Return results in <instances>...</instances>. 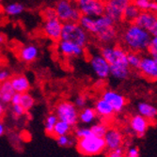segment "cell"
Instances as JSON below:
<instances>
[{"label":"cell","mask_w":157,"mask_h":157,"mask_svg":"<svg viewBox=\"0 0 157 157\" xmlns=\"http://www.w3.org/2000/svg\"><path fill=\"white\" fill-rule=\"evenodd\" d=\"M151 35L134 23L128 25L122 32L121 40L129 52L143 53L147 51Z\"/></svg>","instance_id":"1"},{"label":"cell","mask_w":157,"mask_h":157,"mask_svg":"<svg viewBox=\"0 0 157 157\" xmlns=\"http://www.w3.org/2000/svg\"><path fill=\"white\" fill-rule=\"evenodd\" d=\"M90 34L94 35L97 40L105 45L114 44L118 38L116 25L105 14L94 18Z\"/></svg>","instance_id":"2"},{"label":"cell","mask_w":157,"mask_h":157,"mask_svg":"<svg viewBox=\"0 0 157 157\" xmlns=\"http://www.w3.org/2000/svg\"><path fill=\"white\" fill-rule=\"evenodd\" d=\"M60 40L71 41L85 48L89 44L90 37L89 33L79 25V23L67 22L63 23Z\"/></svg>","instance_id":"3"},{"label":"cell","mask_w":157,"mask_h":157,"mask_svg":"<svg viewBox=\"0 0 157 157\" xmlns=\"http://www.w3.org/2000/svg\"><path fill=\"white\" fill-rule=\"evenodd\" d=\"M54 10L56 17L62 23H78L82 15L75 5V2L73 1V0H58Z\"/></svg>","instance_id":"4"},{"label":"cell","mask_w":157,"mask_h":157,"mask_svg":"<svg viewBox=\"0 0 157 157\" xmlns=\"http://www.w3.org/2000/svg\"><path fill=\"white\" fill-rule=\"evenodd\" d=\"M76 148L79 153L86 156H93L102 153L105 149V143L103 137L90 136L78 139Z\"/></svg>","instance_id":"5"},{"label":"cell","mask_w":157,"mask_h":157,"mask_svg":"<svg viewBox=\"0 0 157 157\" xmlns=\"http://www.w3.org/2000/svg\"><path fill=\"white\" fill-rule=\"evenodd\" d=\"M56 116L59 121H62L71 126H75L78 121L77 107L71 102L63 101L56 105L55 109Z\"/></svg>","instance_id":"6"},{"label":"cell","mask_w":157,"mask_h":157,"mask_svg":"<svg viewBox=\"0 0 157 157\" xmlns=\"http://www.w3.org/2000/svg\"><path fill=\"white\" fill-rule=\"evenodd\" d=\"M127 51L121 46L105 45L101 49V54L104 59L108 62L109 66L116 65H128L127 62Z\"/></svg>","instance_id":"7"},{"label":"cell","mask_w":157,"mask_h":157,"mask_svg":"<svg viewBox=\"0 0 157 157\" xmlns=\"http://www.w3.org/2000/svg\"><path fill=\"white\" fill-rule=\"evenodd\" d=\"M82 15L96 18L105 13V4L101 0H75Z\"/></svg>","instance_id":"8"},{"label":"cell","mask_w":157,"mask_h":157,"mask_svg":"<svg viewBox=\"0 0 157 157\" xmlns=\"http://www.w3.org/2000/svg\"><path fill=\"white\" fill-rule=\"evenodd\" d=\"M131 2V0H110L105 3L104 14L108 16L115 25L120 24L123 21L122 14L125 8Z\"/></svg>","instance_id":"9"},{"label":"cell","mask_w":157,"mask_h":157,"mask_svg":"<svg viewBox=\"0 0 157 157\" xmlns=\"http://www.w3.org/2000/svg\"><path fill=\"white\" fill-rule=\"evenodd\" d=\"M134 24L148 31L151 36H157V17L154 12L140 11Z\"/></svg>","instance_id":"10"},{"label":"cell","mask_w":157,"mask_h":157,"mask_svg":"<svg viewBox=\"0 0 157 157\" xmlns=\"http://www.w3.org/2000/svg\"><path fill=\"white\" fill-rule=\"evenodd\" d=\"M90 65L92 72L99 79L104 80L110 76V66L100 53L93 54L90 56Z\"/></svg>","instance_id":"11"},{"label":"cell","mask_w":157,"mask_h":157,"mask_svg":"<svg viewBox=\"0 0 157 157\" xmlns=\"http://www.w3.org/2000/svg\"><path fill=\"white\" fill-rule=\"evenodd\" d=\"M62 26L63 23L58 17L44 19L42 25V32L51 40L59 41L61 37Z\"/></svg>","instance_id":"12"},{"label":"cell","mask_w":157,"mask_h":157,"mask_svg":"<svg viewBox=\"0 0 157 157\" xmlns=\"http://www.w3.org/2000/svg\"><path fill=\"white\" fill-rule=\"evenodd\" d=\"M138 70L144 77L151 81H155L157 79V59L150 55L141 56Z\"/></svg>","instance_id":"13"},{"label":"cell","mask_w":157,"mask_h":157,"mask_svg":"<svg viewBox=\"0 0 157 157\" xmlns=\"http://www.w3.org/2000/svg\"><path fill=\"white\" fill-rule=\"evenodd\" d=\"M102 99L111 105L115 113L121 112L127 104V100L122 94L112 90H105L102 95Z\"/></svg>","instance_id":"14"},{"label":"cell","mask_w":157,"mask_h":157,"mask_svg":"<svg viewBox=\"0 0 157 157\" xmlns=\"http://www.w3.org/2000/svg\"><path fill=\"white\" fill-rule=\"evenodd\" d=\"M59 52L66 58H80L85 55V48L73 42L59 40L58 44Z\"/></svg>","instance_id":"15"},{"label":"cell","mask_w":157,"mask_h":157,"mask_svg":"<svg viewBox=\"0 0 157 157\" xmlns=\"http://www.w3.org/2000/svg\"><path fill=\"white\" fill-rule=\"evenodd\" d=\"M103 138L105 143V148H107L109 151L122 147L123 136L121 131L115 129V128L108 129Z\"/></svg>","instance_id":"16"},{"label":"cell","mask_w":157,"mask_h":157,"mask_svg":"<svg viewBox=\"0 0 157 157\" xmlns=\"http://www.w3.org/2000/svg\"><path fill=\"white\" fill-rule=\"evenodd\" d=\"M150 126V121L142 117L139 114H136L130 120V128L132 132L138 137L144 136L148 128Z\"/></svg>","instance_id":"17"},{"label":"cell","mask_w":157,"mask_h":157,"mask_svg":"<svg viewBox=\"0 0 157 157\" xmlns=\"http://www.w3.org/2000/svg\"><path fill=\"white\" fill-rule=\"evenodd\" d=\"M39 53L40 51L37 45L33 44H28L21 47L18 52V56L21 61L25 63H31L37 59L39 56Z\"/></svg>","instance_id":"18"},{"label":"cell","mask_w":157,"mask_h":157,"mask_svg":"<svg viewBox=\"0 0 157 157\" xmlns=\"http://www.w3.org/2000/svg\"><path fill=\"white\" fill-rule=\"evenodd\" d=\"M10 82L14 91L17 93H25L30 90V82L25 75H15L10 76Z\"/></svg>","instance_id":"19"},{"label":"cell","mask_w":157,"mask_h":157,"mask_svg":"<svg viewBox=\"0 0 157 157\" xmlns=\"http://www.w3.org/2000/svg\"><path fill=\"white\" fill-rule=\"evenodd\" d=\"M137 112L139 115L144 117L149 121H154L157 117V109L156 107L148 103V102H141L137 105Z\"/></svg>","instance_id":"20"},{"label":"cell","mask_w":157,"mask_h":157,"mask_svg":"<svg viewBox=\"0 0 157 157\" xmlns=\"http://www.w3.org/2000/svg\"><path fill=\"white\" fill-rule=\"evenodd\" d=\"M94 110L97 114V116H100L104 119L111 118L114 115V110L109 104H107L104 99H99L95 103Z\"/></svg>","instance_id":"21"},{"label":"cell","mask_w":157,"mask_h":157,"mask_svg":"<svg viewBox=\"0 0 157 157\" xmlns=\"http://www.w3.org/2000/svg\"><path fill=\"white\" fill-rule=\"evenodd\" d=\"M130 67L128 65H116L110 66V75L116 80L123 81L130 75Z\"/></svg>","instance_id":"22"},{"label":"cell","mask_w":157,"mask_h":157,"mask_svg":"<svg viewBox=\"0 0 157 157\" xmlns=\"http://www.w3.org/2000/svg\"><path fill=\"white\" fill-rule=\"evenodd\" d=\"M14 93H15V91H14L10 80L5 81L3 83H0V95H1L0 102L1 103H3L4 105L10 104Z\"/></svg>","instance_id":"23"},{"label":"cell","mask_w":157,"mask_h":157,"mask_svg":"<svg viewBox=\"0 0 157 157\" xmlns=\"http://www.w3.org/2000/svg\"><path fill=\"white\" fill-rule=\"evenodd\" d=\"M3 10L7 16L15 17L20 15V14H22L25 11V6L20 2H12L7 4L3 8Z\"/></svg>","instance_id":"24"},{"label":"cell","mask_w":157,"mask_h":157,"mask_svg":"<svg viewBox=\"0 0 157 157\" xmlns=\"http://www.w3.org/2000/svg\"><path fill=\"white\" fill-rule=\"evenodd\" d=\"M97 117V114L94 110V108L91 107H84L80 113H78V121H80L82 123L90 124L92 123Z\"/></svg>","instance_id":"25"},{"label":"cell","mask_w":157,"mask_h":157,"mask_svg":"<svg viewBox=\"0 0 157 157\" xmlns=\"http://www.w3.org/2000/svg\"><path fill=\"white\" fill-rule=\"evenodd\" d=\"M140 10L136 8V6L134 4V2H131L128 5L122 14V20L127 23H134L136 17L138 16Z\"/></svg>","instance_id":"26"},{"label":"cell","mask_w":157,"mask_h":157,"mask_svg":"<svg viewBox=\"0 0 157 157\" xmlns=\"http://www.w3.org/2000/svg\"><path fill=\"white\" fill-rule=\"evenodd\" d=\"M72 126L69 125L68 123L62 121H58L54 127V136H64L68 135L71 132Z\"/></svg>","instance_id":"27"},{"label":"cell","mask_w":157,"mask_h":157,"mask_svg":"<svg viewBox=\"0 0 157 157\" xmlns=\"http://www.w3.org/2000/svg\"><path fill=\"white\" fill-rule=\"evenodd\" d=\"M25 111L30 110L34 105H35V100L33 98V96L31 94H29L28 92L25 93H22L21 94V99H20V104H19Z\"/></svg>","instance_id":"28"},{"label":"cell","mask_w":157,"mask_h":157,"mask_svg":"<svg viewBox=\"0 0 157 157\" xmlns=\"http://www.w3.org/2000/svg\"><path fill=\"white\" fill-rule=\"evenodd\" d=\"M58 118H56V114H49L45 119L44 122V128H45V133L48 136H54V127L58 121Z\"/></svg>","instance_id":"29"},{"label":"cell","mask_w":157,"mask_h":157,"mask_svg":"<svg viewBox=\"0 0 157 157\" xmlns=\"http://www.w3.org/2000/svg\"><path fill=\"white\" fill-rule=\"evenodd\" d=\"M90 129L91 134L93 136H98V137H104L106 131L108 130V127L105 123L98 122V123H95V124L91 125V127L90 128Z\"/></svg>","instance_id":"30"},{"label":"cell","mask_w":157,"mask_h":157,"mask_svg":"<svg viewBox=\"0 0 157 157\" xmlns=\"http://www.w3.org/2000/svg\"><path fill=\"white\" fill-rule=\"evenodd\" d=\"M141 56L137 53L134 52H128L127 53V62L128 66L133 69H138L139 63H140Z\"/></svg>","instance_id":"31"},{"label":"cell","mask_w":157,"mask_h":157,"mask_svg":"<svg viewBox=\"0 0 157 157\" xmlns=\"http://www.w3.org/2000/svg\"><path fill=\"white\" fill-rule=\"evenodd\" d=\"M56 143L60 147H71L75 143V140L73 137H71L68 135L59 136H56Z\"/></svg>","instance_id":"32"},{"label":"cell","mask_w":157,"mask_h":157,"mask_svg":"<svg viewBox=\"0 0 157 157\" xmlns=\"http://www.w3.org/2000/svg\"><path fill=\"white\" fill-rule=\"evenodd\" d=\"M147 51L149 52V55L151 56L152 58L157 59V36H151Z\"/></svg>","instance_id":"33"},{"label":"cell","mask_w":157,"mask_h":157,"mask_svg":"<svg viewBox=\"0 0 157 157\" xmlns=\"http://www.w3.org/2000/svg\"><path fill=\"white\" fill-rule=\"evenodd\" d=\"M151 0H134V4L140 11H146L149 10V7Z\"/></svg>","instance_id":"34"},{"label":"cell","mask_w":157,"mask_h":157,"mask_svg":"<svg viewBox=\"0 0 157 157\" xmlns=\"http://www.w3.org/2000/svg\"><path fill=\"white\" fill-rule=\"evenodd\" d=\"M75 136L78 139L80 138H85L90 136H93L91 134V131L90 128H78L75 130Z\"/></svg>","instance_id":"35"},{"label":"cell","mask_w":157,"mask_h":157,"mask_svg":"<svg viewBox=\"0 0 157 157\" xmlns=\"http://www.w3.org/2000/svg\"><path fill=\"white\" fill-rule=\"evenodd\" d=\"M125 152L122 149V147L115 149V150H110L106 155V157H124Z\"/></svg>","instance_id":"36"},{"label":"cell","mask_w":157,"mask_h":157,"mask_svg":"<svg viewBox=\"0 0 157 157\" xmlns=\"http://www.w3.org/2000/svg\"><path fill=\"white\" fill-rule=\"evenodd\" d=\"M11 111H12V114L15 117H22L25 115V110L20 105H12Z\"/></svg>","instance_id":"37"},{"label":"cell","mask_w":157,"mask_h":157,"mask_svg":"<svg viewBox=\"0 0 157 157\" xmlns=\"http://www.w3.org/2000/svg\"><path fill=\"white\" fill-rule=\"evenodd\" d=\"M87 105V98H86L84 95H79L76 97L75 102V105L78 108H84Z\"/></svg>","instance_id":"38"},{"label":"cell","mask_w":157,"mask_h":157,"mask_svg":"<svg viewBox=\"0 0 157 157\" xmlns=\"http://www.w3.org/2000/svg\"><path fill=\"white\" fill-rule=\"evenodd\" d=\"M124 157H140V152L137 147H131L127 150Z\"/></svg>","instance_id":"39"},{"label":"cell","mask_w":157,"mask_h":157,"mask_svg":"<svg viewBox=\"0 0 157 157\" xmlns=\"http://www.w3.org/2000/svg\"><path fill=\"white\" fill-rule=\"evenodd\" d=\"M42 16H44V19H50L53 17H56L54 8H50V7L46 8L44 11H42Z\"/></svg>","instance_id":"40"},{"label":"cell","mask_w":157,"mask_h":157,"mask_svg":"<svg viewBox=\"0 0 157 157\" xmlns=\"http://www.w3.org/2000/svg\"><path fill=\"white\" fill-rule=\"evenodd\" d=\"M10 73L8 70H0V83H3L5 81L10 80Z\"/></svg>","instance_id":"41"},{"label":"cell","mask_w":157,"mask_h":157,"mask_svg":"<svg viewBox=\"0 0 157 157\" xmlns=\"http://www.w3.org/2000/svg\"><path fill=\"white\" fill-rule=\"evenodd\" d=\"M20 99H21V94L15 92L13 94L11 100H10V104L11 105H19L20 104Z\"/></svg>","instance_id":"42"},{"label":"cell","mask_w":157,"mask_h":157,"mask_svg":"<svg viewBox=\"0 0 157 157\" xmlns=\"http://www.w3.org/2000/svg\"><path fill=\"white\" fill-rule=\"evenodd\" d=\"M156 10H157V2L155 1V0H151L150 7H149V11H151V12L155 13Z\"/></svg>","instance_id":"43"},{"label":"cell","mask_w":157,"mask_h":157,"mask_svg":"<svg viewBox=\"0 0 157 157\" xmlns=\"http://www.w3.org/2000/svg\"><path fill=\"white\" fill-rule=\"evenodd\" d=\"M5 132H6V127L2 121H0V136H4Z\"/></svg>","instance_id":"44"},{"label":"cell","mask_w":157,"mask_h":157,"mask_svg":"<svg viewBox=\"0 0 157 157\" xmlns=\"http://www.w3.org/2000/svg\"><path fill=\"white\" fill-rule=\"evenodd\" d=\"M5 105L3 103L0 102V119H1L3 116H4V114H5Z\"/></svg>","instance_id":"45"},{"label":"cell","mask_w":157,"mask_h":157,"mask_svg":"<svg viewBox=\"0 0 157 157\" xmlns=\"http://www.w3.org/2000/svg\"><path fill=\"white\" fill-rule=\"evenodd\" d=\"M4 40H5V37L2 34H0V44H2L4 42Z\"/></svg>","instance_id":"46"},{"label":"cell","mask_w":157,"mask_h":157,"mask_svg":"<svg viewBox=\"0 0 157 157\" xmlns=\"http://www.w3.org/2000/svg\"><path fill=\"white\" fill-rule=\"evenodd\" d=\"M101 1H103V2H104V3L105 4L106 2H108V1H110V0H101Z\"/></svg>","instance_id":"47"},{"label":"cell","mask_w":157,"mask_h":157,"mask_svg":"<svg viewBox=\"0 0 157 157\" xmlns=\"http://www.w3.org/2000/svg\"><path fill=\"white\" fill-rule=\"evenodd\" d=\"M26 1H32V0H26Z\"/></svg>","instance_id":"48"},{"label":"cell","mask_w":157,"mask_h":157,"mask_svg":"<svg viewBox=\"0 0 157 157\" xmlns=\"http://www.w3.org/2000/svg\"><path fill=\"white\" fill-rule=\"evenodd\" d=\"M2 1H3V0H0V3H1V2H2Z\"/></svg>","instance_id":"49"},{"label":"cell","mask_w":157,"mask_h":157,"mask_svg":"<svg viewBox=\"0 0 157 157\" xmlns=\"http://www.w3.org/2000/svg\"><path fill=\"white\" fill-rule=\"evenodd\" d=\"M0 100H1V95H0Z\"/></svg>","instance_id":"50"},{"label":"cell","mask_w":157,"mask_h":157,"mask_svg":"<svg viewBox=\"0 0 157 157\" xmlns=\"http://www.w3.org/2000/svg\"><path fill=\"white\" fill-rule=\"evenodd\" d=\"M131 1H132V2H133V1H134V0H131Z\"/></svg>","instance_id":"51"}]
</instances>
